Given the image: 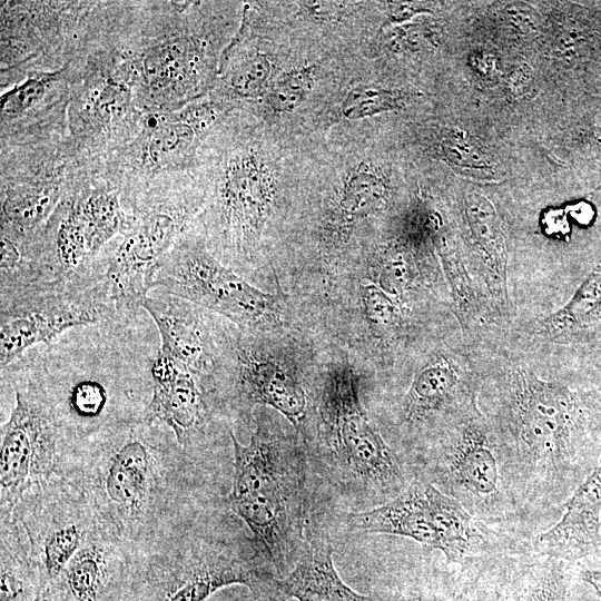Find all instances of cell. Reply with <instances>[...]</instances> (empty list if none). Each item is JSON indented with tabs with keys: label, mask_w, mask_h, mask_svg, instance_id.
Segmentation results:
<instances>
[{
	"label": "cell",
	"mask_w": 601,
	"mask_h": 601,
	"mask_svg": "<svg viewBox=\"0 0 601 601\" xmlns=\"http://www.w3.org/2000/svg\"><path fill=\"white\" fill-rule=\"evenodd\" d=\"M56 426L49 406L36 394L17 391L16 405L2 427L1 505L18 499L53 459Z\"/></svg>",
	"instance_id": "obj_14"
},
{
	"label": "cell",
	"mask_w": 601,
	"mask_h": 601,
	"mask_svg": "<svg viewBox=\"0 0 601 601\" xmlns=\"http://www.w3.org/2000/svg\"><path fill=\"white\" fill-rule=\"evenodd\" d=\"M581 580L590 584L597 594L601 598V571L585 569L580 574Z\"/></svg>",
	"instance_id": "obj_38"
},
{
	"label": "cell",
	"mask_w": 601,
	"mask_h": 601,
	"mask_svg": "<svg viewBox=\"0 0 601 601\" xmlns=\"http://www.w3.org/2000/svg\"><path fill=\"white\" fill-rule=\"evenodd\" d=\"M319 413L322 444L317 461L333 485L353 497L382 503L406 489L396 455L361 403L353 371L341 368L331 374Z\"/></svg>",
	"instance_id": "obj_6"
},
{
	"label": "cell",
	"mask_w": 601,
	"mask_h": 601,
	"mask_svg": "<svg viewBox=\"0 0 601 601\" xmlns=\"http://www.w3.org/2000/svg\"><path fill=\"white\" fill-rule=\"evenodd\" d=\"M105 403V390L96 382H82L72 390L71 404L81 416L91 417L98 415Z\"/></svg>",
	"instance_id": "obj_35"
},
{
	"label": "cell",
	"mask_w": 601,
	"mask_h": 601,
	"mask_svg": "<svg viewBox=\"0 0 601 601\" xmlns=\"http://www.w3.org/2000/svg\"><path fill=\"white\" fill-rule=\"evenodd\" d=\"M424 486L437 536V550H441L450 562H462L479 541L472 516L456 499L431 483L424 482Z\"/></svg>",
	"instance_id": "obj_25"
},
{
	"label": "cell",
	"mask_w": 601,
	"mask_h": 601,
	"mask_svg": "<svg viewBox=\"0 0 601 601\" xmlns=\"http://www.w3.org/2000/svg\"><path fill=\"white\" fill-rule=\"evenodd\" d=\"M457 388L453 366L444 362L428 364L415 374L404 398V412L415 420L440 411L452 402Z\"/></svg>",
	"instance_id": "obj_27"
},
{
	"label": "cell",
	"mask_w": 601,
	"mask_h": 601,
	"mask_svg": "<svg viewBox=\"0 0 601 601\" xmlns=\"http://www.w3.org/2000/svg\"><path fill=\"white\" fill-rule=\"evenodd\" d=\"M572 214L579 221L588 223L592 216V210L588 205L581 203L573 207Z\"/></svg>",
	"instance_id": "obj_40"
},
{
	"label": "cell",
	"mask_w": 601,
	"mask_h": 601,
	"mask_svg": "<svg viewBox=\"0 0 601 601\" xmlns=\"http://www.w3.org/2000/svg\"><path fill=\"white\" fill-rule=\"evenodd\" d=\"M242 10L226 1H101L98 22L132 68L140 108L171 111L211 92Z\"/></svg>",
	"instance_id": "obj_1"
},
{
	"label": "cell",
	"mask_w": 601,
	"mask_h": 601,
	"mask_svg": "<svg viewBox=\"0 0 601 601\" xmlns=\"http://www.w3.org/2000/svg\"><path fill=\"white\" fill-rule=\"evenodd\" d=\"M509 462L533 483H551L582 463L590 410L578 392L520 370L509 397Z\"/></svg>",
	"instance_id": "obj_5"
},
{
	"label": "cell",
	"mask_w": 601,
	"mask_h": 601,
	"mask_svg": "<svg viewBox=\"0 0 601 601\" xmlns=\"http://www.w3.org/2000/svg\"><path fill=\"white\" fill-rule=\"evenodd\" d=\"M239 381L254 404L270 406L298 430L306 414V393L288 371L272 359L252 355L240 357Z\"/></svg>",
	"instance_id": "obj_23"
},
{
	"label": "cell",
	"mask_w": 601,
	"mask_h": 601,
	"mask_svg": "<svg viewBox=\"0 0 601 601\" xmlns=\"http://www.w3.org/2000/svg\"><path fill=\"white\" fill-rule=\"evenodd\" d=\"M275 585L296 601H382L356 592L342 580L332 545L324 539L305 544L294 566Z\"/></svg>",
	"instance_id": "obj_21"
},
{
	"label": "cell",
	"mask_w": 601,
	"mask_h": 601,
	"mask_svg": "<svg viewBox=\"0 0 601 601\" xmlns=\"http://www.w3.org/2000/svg\"><path fill=\"white\" fill-rule=\"evenodd\" d=\"M561 520L535 539L546 558L574 561L593 553L601 539V465L578 486Z\"/></svg>",
	"instance_id": "obj_17"
},
{
	"label": "cell",
	"mask_w": 601,
	"mask_h": 601,
	"mask_svg": "<svg viewBox=\"0 0 601 601\" xmlns=\"http://www.w3.org/2000/svg\"><path fill=\"white\" fill-rule=\"evenodd\" d=\"M282 157L254 114L229 112L203 144L196 176L204 204L195 226L206 244L249 258L283 187Z\"/></svg>",
	"instance_id": "obj_2"
},
{
	"label": "cell",
	"mask_w": 601,
	"mask_h": 601,
	"mask_svg": "<svg viewBox=\"0 0 601 601\" xmlns=\"http://www.w3.org/2000/svg\"><path fill=\"white\" fill-rule=\"evenodd\" d=\"M441 148L449 162L459 168L480 171L493 166L484 149L463 134H450L442 140Z\"/></svg>",
	"instance_id": "obj_33"
},
{
	"label": "cell",
	"mask_w": 601,
	"mask_h": 601,
	"mask_svg": "<svg viewBox=\"0 0 601 601\" xmlns=\"http://www.w3.org/2000/svg\"><path fill=\"white\" fill-rule=\"evenodd\" d=\"M331 210L333 233L344 235L387 200L388 186L382 169L364 158L349 160L339 171Z\"/></svg>",
	"instance_id": "obj_22"
},
{
	"label": "cell",
	"mask_w": 601,
	"mask_h": 601,
	"mask_svg": "<svg viewBox=\"0 0 601 601\" xmlns=\"http://www.w3.org/2000/svg\"><path fill=\"white\" fill-rule=\"evenodd\" d=\"M465 215L489 268L504 286L508 265L506 242L494 206L486 197L472 193L465 198Z\"/></svg>",
	"instance_id": "obj_26"
},
{
	"label": "cell",
	"mask_w": 601,
	"mask_h": 601,
	"mask_svg": "<svg viewBox=\"0 0 601 601\" xmlns=\"http://www.w3.org/2000/svg\"><path fill=\"white\" fill-rule=\"evenodd\" d=\"M601 321V265L584 277L573 296L548 316L541 327L552 334L587 329Z\"/></svg>",
	"instance_id": "obj_28"
},
{
	"label": "cell",
	"mask_w": 601,
	"mask_h": 601,
	"mask_svg": "<svg viewBox=\"0 0 601 601\" xmlns=\"http://www.w3.org/2000/svg\"><path fill=\"white\" fill-rule=\"evenodd\" d=\"M439 467L453 493L475 509L494 506L500 497L497 457L484 431L470 424L444 450Z\"/></svg>",
	"instance_id": "obj_15"
},
{
	"label": "cell",
	"mask_w": 601,
	"mask_h": 601,
	"mask_svg": "<svg viewBox=\"0 0 601 601\" xmlns=\"http://www.w3.org/2000/svg\"><path fill=\"white\" fill-rule=\"evenodd\" d=\"M76 166L66 141L0 148V235L32 237L63 199Z\"/></svg>",
	"instance_id": "obj_11"
},
{
	"label": "cell",
	"mask_w": 601,
	"mask_h": 601,
	"mask_svg": "<svg viewBox=\"0 0 601 601\" xmlns=\"http://www.w3.org/2000/svg\"><path fill=\"white\" fill-rule=\"evenodd\" d=\"M193 374L160 351L151 367L154 391L146 416L170 426L180 444L201 421V396Z\"/></svg>",
	"instance_id": "obj_18"
},
{
	"label": "cell",
	"mask_w": 601,
	"mask_h": 601,
	"mask_svg": "<svg viewBox=\"0 0 601 601\" xmlns=\"http://www.w3.org/2000/svg\"><path fill=\"white\" fill-rule=\"evenodd\" d=\"M33 601H55L50 584L43 588Z\"/></svg>",
	"instance_id": "obj_41"
},
{
	"label": "cell",
	"mask_w": 601,
	"mask_h": 601,
	"mask_svg": "<svg viewBox=\"0 0 601 601\" xmlns=\"http://www.w3.org/2000/svg\"><path fill=\"white\" fill-rule=\"evenodd\" d=\"M229 112L211 95L177 110L148 112L135 137L95 166L122 199L152 181L195 173L203 144Z\"/></svg>",
	"instance_id": "obj_8"
},
{
	"label": "cell",
	"mask_w": 601,
	"mask_h": 601,
	"mask_svg": "<svg viewBox=\"0 0 601 601\" xmlns=\"http://www.w3.org/2000/svg\"><path fill=\"white\" fill-rule=\"evenodd\" d=\"M154 287L216 312L242 327L265 328L279 321L275 297L223 265L195 226L165 256Z\"/></svg>",
	"instance_id": "obj_9"
},
{
	"label": "cell",
	"mask_w": 601,
	"mask_h": 601,
	"mask_svg": "<svg viewBox=\"0 0 601 601\" xmlns=\"http://www.w3.org/2000/svg\"><path fill=\"white\" fill-rule=\"evenodd\" d=\"M566 590L562 560L548 558L530 568L503 601H566Z\"/></svg>",
	"instance_id": "obj_30"
},
{
	"label": "cell",
	"mask_w": 601,
	"mask_h": 601,
	"mask_svg": "<svg viewBox=\"0 0 601 601\" xmlns=\"http://www.w3.org/2000/svg\"><path fill=\"white\" fill-rule=\"evenodd\" d=\"M262 582V573L239 562L199 561L151 573L136 590V601H207L233 585H245L256 592Z\"/></svg>",
	"instance_id": "obj_16"
},
{
	"label": "cell",
	"mask_w": 601,
	"mask_h": 601,
	"mask_svg": "<svg viewBox=\"0 0 601 601\" xmlns=\"http://www.w3.org/2000/svg\"><path fill=\"white\" fill-rule=\"evenodd\" d=\"M207 601H253L249 598L242 597L240 593L228 592L226 589L219 591Z\"/></svg>",
	"instance_id": "obj_39"
},
{
	"label": "cell",
	"mask_w": 601,
	"mask_h": 601,
	"mask_svg": "<svg viewBox=\"0 0 601 601\" xmlns=\"http://www.w3.org/2000/svg\"><path fill=\"white\" fill-rule=\"evenodd\" d=\"M317 76V66L308 63L282 71L252 112L284 116L298 111L313 93Z\"/></svg>",
	"instance_id": "obj_29"
},
{
	"label": "cell",
	"mask_w": 601,
	"mask_h": 601,
	"mask_svg": "<svg viewBox=\"0 0 601 601\" xmlns=\"http://www.w3.org/2000/svg\"><path fill=\"white\" fill-rule=\"evenodd\" d=\"M529 80H530L529 70L526 68H520L511 75L509 87L512 92L519 93L528 88Z\"/></svg>",
	"instance_id": "obj_37"
},
{
	"label": "cell",
	"mask_w": 601,
	"mask_h": 601,
	"mask_svg": "<svg viewBox=\"0 0 601 601\" xmlns=\"http://www.w3.org/2000/svg\"><path fill=\"white\" fill-rule=\"evenodd\" d=\"M230 436L234 477L228 502L282 578L305 548V460L294 443L263 423L246 445Z\"/></svg>",
	"instance_id": "obj_3"
},
{
	"label": "cell",
	"mask_w": 601,
	"mask_h": 601,
	"mask_svg": "<svg viewBox=\"0 0 601 601\" xmlns=\"http://www.w3.org/2000/svg\"><path fill=\"white\" fill-rule=\"evenodd\" d=\"M150 455L139 441L122 445L111 457L105 479L108 497L124 512L138 513L146 500Z\"/></svg>",
	"instance_id": "obj_24"
},
{
	"label": "cell",
	"mask_w": 601,
	"mask_h": 601,
	"mask_svg": "<svg viewBox=\"0 0 601 601\" xmlns=\"http://www.w3.org/2000/svg\"><path fill=\"white\" fill-rule=\"evenodd\" d=\"M68 63L71 89L66 147L78 165L97 164L131 140L148 112L98 42L82 40Z\"/></svg>",
	"instance_id": "obj_7"
},
{
	"label": "cell",
	"mask_w": 601,
	"mask_h": 601,
	"mask_svg": "<svg viewBox=\"0 0 601 601\" xmlns=\"http://www.w3.org/2000/svg\"><path fill=\"white\" fill-rule=\"evenodd\" d=\"M346 523L353 532L398 535L437 549V536L422 481L412 483L397 496L378 506L349 513Z\"/></svg>",
	"instance_id": "obj_19"
},
{
	"label": "cell",
	"mask_w": 601,
	"mask_h": 601,
	"mask_svg": "<svg viewBox=\"0 0 601 601\" xmlns=\"http://www.w3.org/2000/svg\"><path fill=\"white\" fill-rule=\"evenodd\" d=\"M362 298L371 324L381 331H391L400 323V311L395 302L381 287L363 286Z\"/></svg>",
	"instance_id": "obj_34"
},
{
	"label": "cell",
	"mask_w": 601,
	"mask_h": 601,
	"mask_svg": "<svg viewBox=\"0 0 601 601\" xmlns=\"http://www.w3.org/2000/svg\"><path fill=\"white\" fill-rule=\"evenodd\" d=\"M403 601H427L423 597H408L405 598ZM450 601H481V597L479 594V589L475 584L467 587L463 591H460L454 598H452Z\"/></svg>",
	"instance_id": "obj_36"
},
{
	"label": "cell",
	"mask_w": 601,
	"mask_h": 601,
	"mask_svg": "<svg viewBox=\"0 0 601 601\" xmlns=\"http://www.w3.org/2000/svg\"><path fill=\"white\" fill-rule=\"evenodd\" d=\"M66 282L60 278L1 287V367L36 344H51L67 329L104 317L102 303L89 294L68 290Z\"/></svg>",
	"instance_id": "obj_12"
},
{
	"label": "cell",
	"mask_w": 601,
	"mask_h": 601,
	"mask_svg": "<svg viewBox=\"0 0 601 601\" xmlns=\"http://www.w3.org/2000/svg\"><path fill=\"white\" fill-rule=\"evenodd\" d=\"M95 1H1L0 88L29 73L55 71L75 55Z\"/></svg>",
	"instance_id": "obj_10"
},
{
	"label": "cell",
	"mask_w": 601,
	"mask_h": 601,
	"mask_svg": "<svg viewBox=\"0 0 601 601\" xmlns=\"http://www.w3.org/2000/svg\"><path fill=\"white\" fill-rule=\"evenodd\" d=\"M406 99L407 95L398 90L385 89L373 85H358L346 93L341 111L344 118L357 120L383 111L398 109L404 105Z\"/></svg>",
	"instance_id": "obj_31"
},
{
	"label": "cell",
	"mask_w": 601,
	"mask_h": 601,
	"mask_svg": "<svg viewBox=\"0 0 601 601\" xmlns=\"http://www.w3.org/2000/svg\"><path fill=\"white\" fill-rule=\"evenodd\" d=\"M82 533L76 524L62 525L53 530L43 546L45 579L55 581L65 570L80 548Z\"/></svg>",
	"instance_id": "obj_32"
},
{
	"label": "cell",
	"mask_w": 601,
	"mask_h": 601,
	"mask_svg": "<svg viewBox=\"0 0 601 601\" xmlns=\"http://www.w3.org/2000/svg\"><path fill=\"white\" fill-rule=\"evenodd\" d=\"M71 70L29 73L1 91L0 148L62 142L67 139Z\"/></svg>",
	"instance_id": "obj_13"
},
{
	"label": "cell",
	"mask_w": 601,
	"mask_h": 601,
	"mask_svg": "<svg viewBox=\"0 0 601 601\" xmlns=\"http://www.w3.org/2000/svg\"><path fill=\"white\" fill-rule=\"evenodd\" d=\"M124 204L135 219L110 255L105 290L118 306L134 308L154 288L165 256L195 226L204 193L195 171L152 181Z\"/></svg>",
	"instance_id": "obj_4"
},
{
	"label": "cell",
	"mask_w": 601,
	"mask_h": 601,
	"mask_svg": "<svg viewBox=\"0 0 601 601\" xmlns=\"http://www.w3.org/2000/svg\"><path fill=\"white\" fill-rule=\"evenodd\" d=\"M142 306L157 325L161 338L160 352L191 373H198L210 362L209 347L194 304L169 294L147 296Z\"/></svg>",
	"instance_id": "obj_20"
}]
</instances>
